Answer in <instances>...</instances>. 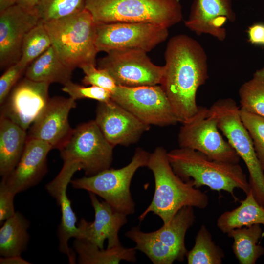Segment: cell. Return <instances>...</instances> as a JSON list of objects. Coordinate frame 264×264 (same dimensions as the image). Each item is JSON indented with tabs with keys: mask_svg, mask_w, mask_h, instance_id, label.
I'll return each mask as SVG.
<instances>
[{
	"mask_svg": "<svg viewBox=\"0 0 264 264\" xmlns=\"http://www.w3.org/2000/svg\"><path fill=\"white\" fill-rule=\"evenodd\" d=\"M160 85L178 122L186 123L198 110L197 92L209 77L206 53L197 40L179 34L169 40Z\"/></svg>",
	"mask_w": 264,
	"mask_h": 264,
	"instance_id": "cell-1",
	"label": "cell"
},
{
	"mask_svg": "<svg viewBox=\"0 0 264 264\" xmlns=\"http://www.w3.org/2000/svg\"><path fill=\"white\" fill-rule=\"evenodd\" d=\"M168 152L157 147L150 154L147 167L153 173L154 191L152 200L138 219L142 221L150 212L168 225L174 216L184 206L204 209L209 203L207 195L194 187L192 180L185 181L174 171Z\"/></svg>",
	"mask_w": 264,
	"mask_h": 264,
	"instance_id": "cell-2",
	"label": "cell"
},
{
	"mask_svg": "<svg viewBox=\"0 0 264 264\" xmlns=\"http://www.w3.org/2000/svg\"><path fill=\"white\" fill-rule=\"evenodd\" d=\"M175 173L183 180H192L194 187L206 186L212 190H223L231 194L235 201V189L246 194L250 190L246 175L239 163L213 160L195 150L179 147L167 153Z\"/></svg>",
	"mask_w": 264,
	"mask_h": 264,
	"instance_id": "cell-3",
	"label": "cell"
},
{
	"mask_svg": "<svg viewBox=\"0 0 264 264\" xmlns=\"http://www.w3.org/2000/svg\"><path fill=\"white\" fill-rule=\"evenodd\" d=\"M52 45L70 70L96 65V23L86 9L70 16L44 22Z\"/></svg>",
	"mask_w": 264,
	"mask_h": 264,
	"instance_id": "cell-4",
	"label": "cell"
},
{
	"mask_svg": "<svg viewBox=\"0 0 264 264\" xmlns=\"http://www.w3.org/2000/svg\"><path fill=\"white\" fill-rule=\"evenodd\" d=\"M97 23L149 22L169 28L181 21L179 0H86Z\"/></svg>",
	"mask_w": 264,
	"mask_h": 264,
	"instance_id": "cell-5",
	"label": "cell"
},
{
	"mask_svg": "<svg viewBox=\"0 0 264 264\" xmlns=\"http://www.w3.org/2000/svg\"><path fill=\"white\" fill-rule=\"evenodd\" d=\"M194 207L184 206L174 216L168 225L151 232L133 226L125 236L135 243V248L145 254L154 264H172L182 262L188 251L185 237L195 221Z\"/></svg>",
	"mask_w": 264,
	"mask_h": 264,
	"instance_id": "cell-6",
	"label": "cell"
},
{
	"mask_svg": "<svg viewBox=\"0 0 264 264\" xmlns=\"http://www.w3.org/2000/svg\"><path fill=\"white\" fill-rule=\"evenodd\" d=\"M208 112L216 118L219 130L244 161L249 173L250 189L258 202L264 207V171L242 121L240 108L232 98L220 99L208 108Z\"/></svg>",
	"mask_w": 264,
	"mask_h": 264,
	"instance_id": "cell-7",
	"label": "cell"
},
{
	"mask_svg": "<svg viewBox=\"0 0 264 264\" xmlns=\"http://www.w3.org/2000/svg\"><path fill=\"white\" fill-rule=\"evenodd\" d=\"M150 153L137 147L130 162L119 169H107L93 176L71 180L72 186L99 196L117 211L129 215L135 212L130 191L132 177L141 167H147Z\"/></svg>",
	"mask_w": 264,
	"mask_h": 264,
	"instance_id": "cell-8",
	"label": "cell"
},
{
	"mask_svg": "<svg viewBox=\"0 0 264 264\" xmlns=\"http://www.w3.org/2000/svg\"><path fill=\"white\" fill-rule=\"evenodd\" d=\"M114 147L91 120L73 129L59 150L63 161L78 163L86 175L91 176L110 168Z\"/></svg>",
	"mask_w": 264,
	"mask_h": 264,
	"instance_id": "cell-9",
	"label": "cell"
},
{
	"mask_svg": "<svg viewBox=\"0 0 264 264\" xmlns=\"http://www.w3.org/2000/svg\"><path fill=\"white\" fill-rule=\"evenodd\" d=\"M219 130L208 108L199 106L196 115L182 124L178 134L179 146L199 151L213 160L239 163L240 157Z\"/></svg>",
	"mask_w": 264,
	"mask_h": 264,
	"instance_id": "cell-10",
	"label": "cell"
},
{
	"mask_svg": "<svg viewBox=\"0 0 264 264\" xmlns=\"http://www.w3.org/2000/svg\"><path fill=\"white\" fill-rule=\"evenodd\" d=\"M96 23L98 52L135 49L148 52L168 37V28L149 22Z\"/></svg>",
	"mask_w": 264,
	"mask_h": 264,
	"instance_id": "cell-11",
	"label": "cell"
},
{
	"mask_svg": "<svg viewBox=\"0 0 264 264\" xmlns=\"http://www.w3.org/2000/svg\"><path fill=\"white\" fill-rule=\"evenodd\" d=\"M107 53L97 60V67L106 70L117 86L136 87L161 84L164 67L154 64L146 52L128 49Z\"/></svg>",
	"mask_w": 264,
	"mask_h": 264,
	"instance_id": "cell-12",
	"label": "cell"
},
{
	"mask_svg": "<svg viewBox=\"0 0 264 264\" xmlns=\"http://www.w3.org/2000/svg\"><path fill=\"white\" fill-rule=\"evenodd\" d=\"M111 99L148 125L163 127L178 122L160 85L117 86Z\"/></svg>",
	"mask_w": 264,
	"mask_h": 264,
	"instance_id": "cell-13",
	"label": "cell"
},
{
	"mask_svg": "<svg viewBox=\"0 0 264 264\" xmlns=\"http://www.w3.org/2000/svg\"><path fill=\"white\" fill-rule=\"evenodd\" d=\"M50 83L25 77L13 88L0 105V117L26 130L43 112L50 99Z\"/></svg>",
	"mask_w": 264,
	"mask_h": 264,
	"instance_id": "cell-14",
	"label": "cell"
},
{
	"mask_svg": "<svg viewBox=\"0 0 264 264\" xmlns=\"http://www.w3.org/2000/svg\"><path fill=\"white\" fill-rule=\"evenodd\" d=\"M40 20L35 10H28L16 4L0 12L1 69L20 60L24 37Z\"/></svg>",
	"mask_w": 264,
	"mask_h": 264,
	"instance_id": "cell-15",
	"label": "cell"
},
{
	"mask_svg": "<svg viewBox=\"0 0 264 264\" xmlns=\"http://www.w3.org/2000/svg\"><path fill=\"white\" fill-rule=\"evenodd\" d=\"M94 120L113 147L136 143L150 127L112 99L99 102Z\"/></svg>",
	"mask_w": 264,
	"mask_h": 264,
	"instance_id": "cell-16",
	"label": "cell"
},
{
	"mask_svg": "<svg viewBox=\"0 0 264 264\" xmlns=\"http://www.w3.org/2000/svg\"><path fill=\"white\" fill-rule=\"evenodd\" d=\"M82 169L81 165L78 163L64 161L60 172L45 186L48 193L56 199L60 207L61 218L57 231L59 249L67 256L70 264H75L76 260L74 252L68 247V241L72 237L78 238L79 231L76 225L77 219L67 196L66 190L73 175Z\"/></svg>",
	"mask_w": 264,
	"mask_h": 264,
	"instance_id": "cell-17",
	"label": "cell"
},
{
	"mask_svg": "<svg viewBox=\"0 0 264 264\" xmlns=\"http://www.w3.org/2000/svg\"><path fill=\"white\" fill-rule=\"evenodd\" d=\"M76 106V100L70 97L50 98L43 112L32 124L27 137L43 140L52 149L59 150L73 131L68 115Z\"/></svg>",
	"mask_w": 264,
	"mask_h": 264,
	"instance_id": "cell-18",
	"label": "cell"
},
{
	"mask_svg": "<svg viewBox=\"0 0 264 264\" xmlns=\"http://www.w3.org/2000/svg\"><path fill=\"white\" fill-rule=\"evenodd\" d=\"M91 205L94 210L93 222L82 219L78 228L79 237L104 249V243L108 241V248L121 245L118 233L121 228L127 222V215L120 212L106 201H99L96 195L88 192Z\"/></svg>",
	"mask_w": 264,
	"mask_h": 264,
	"instance_id": "cell-19",
	"label": "cell"
},
{
	"mask_svg": "<svg viewBox=\"0 0 264 264\" xmlns=\"http://www.w3.org/2000/svg\"><path fill=\"white\" fill-rule=\"evenodd\" d=\"M52 149L43 140L27 137L16 167L1 180L15 195L36 185L47 172L46 158Z\"/></svg>",
	"mask_w": 264,
	"mask_h": 264,
	"instance_id": "cell-20",
	"label": "cell"
},
{
	"mask_svg": "<svg viewBox=\"0 0 264 264\" xmlns=\"http://www.w3.org/2000/svg\"><path fill=\"white\" fill-rule=\"evenodd\" d=\"M235 19L231 0H194L184 23L198 35L209 34L223 41L226 37L224 26Z\"/></svg>",
	"mask_w": 264,
	"mask_h": 264,
	"instance_id": "cell-21",
	"label": "cell"
},
{
	"mask_svg": "<svg viewBox=\"0 0 264 264\" xmlns=\"http://www.w3.org/2000/svg\"><path fill=\"white\" fill-rule=\"evenodd\" d=\"M26 130L4 117L0 118V175L7 176L15 169L23 154Z\"/></svg>",
	"mask_w": 264,
	"mask_h": 264,
	"instance_id": "cell-22",
	"label": "cell"
},
{
	"mask_svg": "<svg viewBox=\"0 0 264 264\" xmlns=\"http://www.w3.org/2000/svg\"><path fill=\"white\" fill-rule=\"evenodd\" d=\"M72 71L61 61L52 45L27 67L25 75L33 81L64 86L71 81Z\"/></svg>",
	"mask_w": 264,
	"mask_h": 264,
	"instance_id": "cell-23",
	"label": "cell"
},
{
	"mask_svg": "<svg viewBox=\"0 0 264 264\" xmlns=\"http://www.w3.org/2000/svg\"><path fill=\"white\" fill-rule=\"evenodd\" d=\"M246 195L239 206L223 212L218 218L217 226L222 233L254 224L264 227V207L256 200L251 189Z\"/></svg>",
	"mask_w": 264,
	"mask_h": 264,
	"instance_id": "cell-24",
	"label": "cell"
},
{
	"mask_svg": "<svg viewBox=\"0 0 264 264\" xmlns=\"http://www.w3.org/2000/svg\"><path fill=\"white\" fill-rule=\"evenodd\" d=\"M73 246L80 264H119L125 260L134 263L136 261L135 247L126 248L122 245L106 249H100L97 245L83 239H75Z\"/></svg>",
	"mask_w": 264,
	"mask_h": 264,
	"instance_id": "cell-25",
	"label": "cell"
},
{
	"mask_svg": "<svg viewBox=\"0 0 264 264\" xmlns=\"http://www.w3.org/2000/svg\"><path fill=\"white\" fill-rule=\"evenodd\" d=\"M30 223L19 212L6 220L0 229V255L7 257L21 255L29 240Z\"/></svg>",
	"mask_w": 264,
	"mask_h": 264,
	"instance_id": "cell-26",
	"label": "cell"
},
{
	"mask_svg": "<svg viewBox=\"0 0 264 264\" xmlns=\"http://www.w3.org/2000/svg\"><path fill=\"white\" fill-rule=\"evenodd\" d=\"M263 232L260 224L231 230L227 233L234 240L233 252L240 264H255L264 254L258 242Z\"/></svg>",
	"mask_w": 264,
	"mask_h": 264,
	"instance_id": "cell-27",
	"label": "cell"
},
{
	"mask_svg": "<svg viewBox=\"0 0 264 264\" xmlns=\"http://www.w3.org/2000/svg\"><path fill=\"white\" fill-rule=\"evenodd\" d=\"M186 257L188 264H221L224 254L213 241L208 228L202 225L195 237L193 247Z\"/></svg>",
	"mask_w": 264,
	"mask_h": 264,
	"instance_id": "cell-28",
	"label": "cell"
},
{
	"mask_svg": "<svg viewBox=\"0 0 264 264\" xmlns=\"http://www.w3.org/2000/svg\"><path fill=\"white\" fill-rule=\"evenodd\" d=\"M239 95L241 108L264 117V67L241 86Z\"/></svg>",
	"mask_w": 264,
	"mask_h": 264,
	"instance_id": "cell-29",
	"label": "cell"
},
{
	"mask_svg": "<svg viewBox=\"0 0 264 264\" xmlns=\"http://www.w3.org/2000/svg\"><path fill=\"white\" fill-rule=\"evenodd\" d=\"M51 46L52 42L44 22L40 20L24 37L21 57L18 62L23 66L27 67Z\"/></svg>",
	"mask_w": 264,
	"mask_h": 264,
	"instance_id": "cell-30",
	"label": "cell"
},
{
	"mask_svg": "<svg viewBox=\"0 0 264 264\" xmlns=\"http://www.w3.org/2000/svg\"><path fill=\"white\" fill-rule=\"evenodd\" d=\"M86 0H40L35 11L43 22L66 18L85 9Z\"/></svg>",
	"mask_w": 264,
	"mask_h": 264,
	"instance_id": "cell-31",
	"label": "cell"
},
{
	"mask_svg": "<svg viewBox=\"0 0 264 264\" xmlns=\"http://www.w3.org/2000/svg\"><path fill=\"white\" fill-rule=\"evenodd\" d=\"M242 121L251 138L261 166L264 171V117L240 108Z\"/></svg>",
	"mask_w": 264,
	"mask_h": 264,
	"instance_id": "cell-32",
	"label": "cell"
},
{
	"mask_svg": "<svg viewBox=\"0 0 264 264\" xmlns=\"http://www.w3.org/2000/svg\"><path fill=\"white\" fill-rule=\"evenodd\" d=\"M62 90L75 100L88 98L104 102L111 99V93L109 90L94 86H83L71 81L64 85Z\"/></svg>",
	"mask_w": 264,
	"mask_h": 264,
	"instance_id": "cell-33",
	"label": "cell"
},
{
	"mask_svg": "<svg viewBox=\"0 0 264 264\" xmlns=\"http://www.w3.org/2000/svg\"><path fill=\"white\" fill-rule=\"evenodd\" d=\"M91 64L82 66L81 69L84 73L82 80L83 84L97 86L111 93L115 90L117 85L110 74L105 69L96 67Z\"/></svg>",
	"mask_w": 264,
	"mask_h": 264,
	"instance_id": "cell-34",
	"label": "cell"
},
{
	"mask_svg": "<svg viewBox=\"0 0 264 264\" xmlns=\"http://www.w3.org/2000/svg\"><path fill=\"white\" fill-rule=\"evenodd\" d=\"M27 67L19 62L7 68L0 77V104L1 105L6 99L10 92L17 84L22 74Z\"/></svg>",
	"mask_w": 264,
	"mask_h": 264,
	"instance_id": "cell-35",
	"label": "cell"
},
{
	"mask_svg": "<svg viewBox=\"0 0 264 264\" xmlns=\"http://www.w3.org/2000/svg\"><path fill=\"white\" fill-rule=\"evenodd\" d=\"M15 194L13 193L1 180L0 184V223L13 216L14 209V198Z\"/></svg>",
	"mask_w": 264,
	"mask_h": 264,
	"instance_id": "cell-36",
	"label": "cell"
},
{
	"mask_svg": "<svg viewBox=\"0 0 264 264\" xmlns=\"http://www.w3.org/2000/svg\"><path fill=\"white\" fill-rule=\"evenodd\" d=\"M248 40L255 45L264 46V24L256 23L250 26L247 30Z\"/></svg>",
	"mask_w": 264,
	"mask_h": 264,
	"instance_id": "cell-37",
	"label": "cell"
},
{
	"mask_svg": "<svg viewBox=\"0 0 264 264\" xmlns=\"http://www.w3.org/2000/svg\"><path fill=\"white\" fill-rule=\"evenodd\" d=\"M0 264H29L30 262L21 257V255L0 258Z\"/></svg>",
	"mask_w": 264,
	"mask_h": 264,
	"instance_id": "cell-38",
	"label": "cell"
},
{
	"mask_svg": "<svg viewBox=\"0 0 264 264\" xmlns=\"http://www.w3.org/2000/svg\"><path fill=\"white\" fill-rule=\"evenodd\" d=\"M40 0H16V4L28 10H35Z\"/></svg>",
	"mask_w": 264,
	"mask_h": 264,
	"instance_id": "cell-39",
	"label": "cell"
},
{
	"mask_svg": "<svg viewBox=\"0 0 264 264\" xmlns=\"http://www.w3.org/2000/svg\"><path fill=\"white\" fill-rule=\"evenodd\" d=\"M16 4V0H0V12Z\"/></svg>",
	"mask_w": 264,
	"mask_h": 264,
	"instance_id": "cell-40",
	"label": "cell"
}]
</instances>
